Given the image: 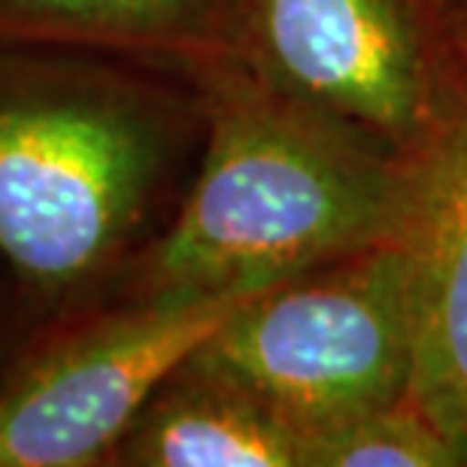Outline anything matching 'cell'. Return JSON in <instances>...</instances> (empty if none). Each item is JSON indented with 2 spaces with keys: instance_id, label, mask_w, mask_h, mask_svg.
<instances>
[{
  "instance_id": "6da1fadb",
  "label": "cell",
  "mask_w": 467,
  "mask_h": 467,
  "mask_svg": "<svg viewBox=\"0 0 467 467\" xmlns=\"http://www.w3.org/2000/svg\"><path fill=\"white\" fill-rule=\"evenodd\" d=\"M203 64L0 36V285L34 343L104 304L207 140Z\"/></svg>"
},
{
  "instance_id": "7a4b0ae2",
  "label": "cell",
  "mask_w": 467,
  "mask_h": 467,
  "mask_svg": "<svg viewBox=\"0 0 467 467\" xmlns=\"http://www.w3.org/2000/svg\"><path fill=\"white\" fill-rule=\"evenodd\" d=\"M201 79L198 171L116 301L258 292L407 237L422 161H398L301 113L231 58L203 64Z\"/></svg>"
},
{
  "instance_id": "3957f363",
  "label": "cell",
  "mask_w": 467,
  "mask_h": 467,
  "mask_svg": "<svg viewBox=\"0 0 467 467\" xmlns=\"http://www.w3.org/2000/svg\"><path fill=\"white\" fill-rule=\"evenodd\" d=\"M231 61L274 98L410 164L467 107L443 0H234Z\"/></svg>"
},
{
  "instance_id": "277c9868",
  "label": "cell",
  "mask_w": 467,
  "mask_h": 467,
  "mask_svg": "<svg viewBox=\"0 0 467 467\" xmlns=\"http://www.w3.org/2000/svg\"><path fill=\"white\" fill-rule=\"evenodd\" d=\"M194 355L265 398L304 437L398 404L416 355L410 240L261 288Z\"/></svg>"
},
{
  "instance_id": "5b68a950",
  "label": "cell",
  "mask_w": 467,
  "mask_h": 467,
  "mask_svg": "<svg viewBox=\"0 0 467 467\" xmlns=\"http://www.w3.org/2000/svg\"><path fill=\"white\" fill-rule=\"evenodd\" d=\"M249 295L121 297L46 334L0 386V467H109L155 389Z\"/></svg>"
},
{
  "instance_id": "8992f818",
  "label": "cell",
  "mask_w": 467,
  "mask_h": 467,
  "mask_svg": "<svg viewBox=\"0 0 467 467\" xmlns=\"http://www.w3.org/2000/svg\"><path fill=\"white\" fill-rule=\"evenodd\" d=\"M407 240L416 285L407 400L467 464V107L422 158Z\"/></svg>"
},
{
  "instance_id": "52a82bcc",
  "label": "cell",
  "mask_w": 467,
  "mask_h": 467,
  "mask_svg": "<svg viewBox=\"0 0 467 467\" xmlns=\"http://www.w3.org/2000/svg\"><path fill=\"white\" fill-rule=\"evenodd\" d=\"M304 450L301 428L192 355L146 400L109 467H304Z\"/></svg>"
},
{
  "instance_id": "ba28073f",
  "label": "cell",
  "mask_w": 467,
  "mask_h": 467,
  "mask_svg": "<svg viewBox=\"0 0 467 467\" xmlns=\"http://www.w3.org/2000/svg\"><path fill=\"white\" fill-rule=\"evenodd\" d=\"M0 36L210 64L234 52V0H0Z\"/></svg>"
},
{
  "instance_id": "9c48e42d",
  "label": "cell",
  "mask_w": 467,
  "mask_h": 467,
  "mask_svg": "<svg viewBox=\"0 0 467 467\" xmlns=\"http://www.w3.org/2000/svg\"><path fill=\"white\" fill-rule=\"evenodd\" d=\"M304 467H464V459L404 398L313 431Z\"/></svg>"
},
{
  "instance_id": "30bf717a",
  "label": "cell",
  "mask_w": 467,
  "mask_h": 467,
  "mask_svg": "<svg viewBox=\"0 0 467 467\" xmlns=\"http://www.w3.org/2000/svg\"><path fill=\"white\" fill-rule=\"evenodd\" d=\"M34 347V331L27 325L25 313L9 297V292L0 285V386L9 379L16 364L25 358L27 349Z\"/></svg>"
},
{
  "instance_id": "8fae6325",
  "label": "cell",
  "mask_w": 467,
  "mask_h": 467,
  "mask_svg": "<svg viewBox=\"0 0 467 467\" xmlns=\"http://www.w3.org/2000/svg\"><path fill=\"white\" fill-rule=\"evenodd\" d=\"M443 6L450 9L455 22H467V0H443Z\"/></svg>"
},
{
  "instance_id": "7c38bea8",
  "label": "cell",
  "mask_w": 467,
  "mask_h": 467,
  "mask_svg": "<svg viewBox=\"0 0 467 467\" xmlns=\"http://www.w3.org/2000/svg\"><path fill=\"white\" fill-rule=\"evenodd\" d=\"M455 22V18H452ZM455 40H459V49H462V58H464V67H467V22H455Z\"/></svg>"
}]
</instances>
